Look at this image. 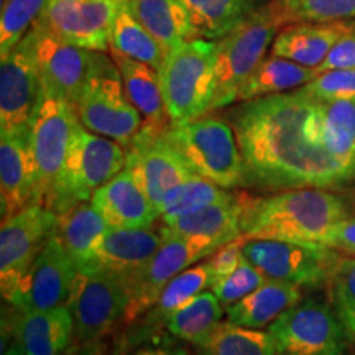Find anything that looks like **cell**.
Listing matches in <instances>:
<instances>
[{
  "mask_svg": "<svg viewBox=\"0 0 355 355\" xmlns=\"http://www.w3.org/2000/svg\"><path fill=\"white\" fill-rule=\"evenodd\" d=\"M243 184L260 189H340L355 183L326 114L303 87L247 101L230 115Z\"/></svg>",
  "mask_w": 355,
  "mask_h": 355,
  "instance_id": "cell-1",
  "label": "cell"
},
{
  "mask_svg": "<svg viewBox=\"0 0 355 355\" xmlns=\"http://www.w3.org/2000/svg\"><path fill=\"white\" fill-rule=\"evenodd\" d=\"M344 199L319 188L288 189L247 199L241 229L245 239L324 243L327 234L347 219Z\"/></svg>",
  "mask_w": 355,
  "mask_h": 355,
  "instance_id": "cell-2",
  "label": "cell"
},
{
  "mask_svg": "<svg viewBox=\"0 0 355 355\" xmlns=\"http://www.w3.org/2000/svg\"><path fill=\"white\" fill-rule=\"evenodd\" d=\"M127 152L112 139L87 132L81 122L74 130L64 165L44 199L56 214L92 198L96 189L125 168Z\"/></svg>",
  "mask_w": 355,
  "mask_h": 355,
  "instance_id": "cell-3",
  "label": "cell"
},
{
  "mask_svg": "<svg viewBox=\"0 0 355 355\" xmlns=\"http://www.w3.org/2000/svg\"><path fill=\"white\" fill-rule=\"evenodd\" d=\"M171 123L202 117L216 91V42L194 38L171 48L158 71Z\"/></svg>",
  "mask_w": 355,
  "mask_h": 355,
  "instance_id": "cell-4",
  "label": "cell"
},
{
  "mask_svg": "<svg viewBox=\"0 0 355 355\" xmlns=\"http://www.w3.org/2000/svg\"><path fill=\"white\" fill-rule=\"evenodd\" d=\"M282 25L285 20L277 3H265L216 42V91L209 110L237 101L239 89L263 60Z\"/></svg>",
  "mask_w": 355,
  "mask_h": 355,
  "instance_id": "cell-5",
  "label": "cell"
},
{
  "mask_svg": "<svg viewBox=\"0 0 355 355\" xmlns=\"http://www.w3.org/2000/svg\"><path fill=\"white\" fill-rule=\"evenodd\" d=\"M194 175L220 188L243 184V159L232 125L217 117L171 123L163 133Z\"/></svg>",
  "mask_w": 355,
  "mask_h": 355,
  "instance_id": "cell-6",
  "label": "cell"
},
{
  "mask_svg": "<svg viewBox=\"0 0 355 355\" xmlns=\"http://www.w3.org/2000/svg\"><path fill=\"white\" fill-rule=\"evenodd\" d=\"M74 109L87 130L119 141L123 148L132 145L144 125L140 112L128 99L117 64L102 51L96 53L94 66Z\"/></svg>",
  "mask_w": 355,
  "mask_h": 355,
  "instance_id": "cell-7",
  "label": "cell"
},
{
  "mask_svg": "<svg viewBox=\"0 0 355 355\" xmlns=\"http://www.w3.org/2000/svg\"><path fill=\"white\" fill-rule=\"evenodd\" d=\"M275 355H349L350 339L332 304L319 296L300 301L270 324Z\"/></svg>",
  "mask_w": 355,
  "mask_h": 355,
  "instance_id": "cell-8",
  "label": "cell"
},
{
  "mask_svg": "<svg viewBox=\"0 0 355 355\" xmlns=\"http://www.w3.org/2000/svg\"><path fill=\"white\" fill-rule=\"evenodd\" d=\"M66 306L73 316L74 343L91 345L123 321L128 306L127 283L102 268L79 266Z\"/></svg>",
  "mask_w": 355,
  "mask_h": 355,
  "instance_id": "cell-9",
  "label": "cell"
},
{
  "mask_svg": "<svg viewBox=\"0 0 355 355\" xmlns=\"http://www.w3.org/2000/svg\"><path fill=\"white\" fill-rule=\"evenodd\" d=\"M243 257L268 279L316 288L329 282L339 257L332 247L318 242L245 239Z\"/></svg>",
  "mask_w": 355,
  "mask_h": 355,
  "instance_id": "cell-10",
  "label": "cell"
},
{
  "mask_svg": "<svg viewBox=\"0 0 355 355\" xmlns=\"http://www.w3.org/2000/svg\"><path fill=\"white\" fill-rule=\"evenodd\" d=\"M162 232V230H159ZM163 235V243L152 260L140 270L135 277L127 282L128 306L123 321L133 322L141 314L152 309L157 300L173 278L188 270L199 260L211 257L219 243L204 237H188V235Z\"/></svg>",
  "mask_w": 355,
  "mask_h": 355,
  "instance_id": "cell-11",
  "label": "cell"
},
{
  "mask_svg": "<svg viewBox=\"0 0 355 355\" xmlns=\"http://www.w3.org/2000/svg\"><path fill=\"white\" fill-rule=\"evenodd\" d=\"M58 214L43 204H32L2 220L0 229V286L3 298L13 295L20 279L55 235Z\"/></svg>",
  "mask_w": 355,
  "mask_h": 355,
  "instance_id": "cell-12",
  "label": "cell"
},
{
  "mask_svg": "<svg viewBox=\"0 0 355 355\" xmlns=\"http://www.w3.org/2000/svg\"><path fill=\"white\" fill-rule=\"evenodd\" d=\"M78 123L74 105L42 84L38 104L30 122V137L38 166L43 206L64 165Z\"/></svg>",
  "mask_w": 355,
  "mask_h": 355,
  "instance_id": "cell-13",
  "label": "cell"
},
{
  "mask_svg": "<svg viewBox=\"0 0 355 355\" xmlns=\"http://www.w3.org/2000/svg\"><path fill=\"white\" fill-rule=\"evenodd\" d=\"M127 0H48L38 24L74 46L105 51L115 15Z\"/></svg>",
  "mask_w": 355,
  "mask_h": 355,
  "instance_id": "cell-14",
  "label": "cell"
},
{
  "mask_svg": "<svg viewBox=\"0 0 355 355\" xmlns=\"http://www.w3.org/2000/svg\"><path fill=\"white\" fill-rule=\"evenodd\" d=\"M28 37L43 86L76 105L94 66L97 51L64 42L38 21L30 28Z\"/></svg>",
  "mask_w": 355,
  "mask_h": 355,
  "instance_id": "cell-15",
  "label": "cell"
},
{
  "mask_svg": "<svg viewBox=\"0 0 355 355\" xmlns=\"http://www.w3.org/2000/svg\"><path fill=\"white\" fill-rule=\"evenodd\" d=\"M78 266L53 235L8 298L20 313L46 311L68 303Z\"/></svg>",
  "mask_w": 355,
  "mask_h": 355,
  "instance_id": "cell-16",
  "label": "cell"
},
{
  "mask_svg": "<svg viewBox=\"0 0 355 355\" xmlns=\"http://www.w3.org/2000/svg\"><path fill=\"white\" fill-rule=\"evenodd\" d=\"M42 78L28 33L0 63V132L30 127Z\"/></svg>",
  "mask_w": 355,
  "mask_h": 355,
  "instance_id": "cell-17",
  "label": "cell"
},
{
  "mask_svg": "<svg viewBox=\"0 0 355 355\" xmlns=\"http://www.w3.org/2000/svg\"><path fill=\"white\" fill-rule=\"evenodd\" d=\"M42 204L40 176L30 127L0 132V207L2 220Z\"/></svg>",
  "mask_w": 355,
  "mask_h": 355,
  "instance_id": "cell-18",
  "label": "cell"
},
{
  "mask_svg": "<svg viewBox=\"0 0 355 355\" xmlns=\"http://www.w3.org/2000/svg\"><path fill=\"white\" fill-rule=\"evenodd\" d=\"M125 168L157 209L170 191L198 176L165 137L146 133H139L127 148Z\"/></svg>",
  "mask_w": 355,
  "mask_h": 355,
  "instance_id": "cell-19",
  "label": "cell"
},
{
  "mask_svg": "<svg viewBox=\"0 0 355 355\" xmlns=\"http://www.w3.org/2000/svg\"><path fill=\"white\" fill-rule=\"evenodd\" d=\"M162 243V232H153L150 229L109 227L91 261L84 266L102 268L127 283L152 260Z\"/></svg>",
  "mask_w": 355,
  "mask_h": 355,
  "instance_id": "cell-20",
  "label": "cell"
},
{
  "mask_svg": "<svg viewBox=\"0 0 355 355\" xmlns=\"http://www.w3.org/2000/svg\"><path fill=\"white\" fill-rule=\"evenodd\" d=\"M91 202L107 220L109 227L148 229L159 217L155 204L127 168L96 189Z\"/></svg>",
  "mask_w": 355,
  "mask_h": 355,
  "instance_id": "cell-21",
  "label": "cell"
},
{
  "mask_svg": "<svg viewBox=\"0 0 355 355\" xmlns=\"http://www.w3.org/2000/svg\"><path fill=\"white\" fill-rule=\"evenodd\" d=\"M110 55H112L114 63L121 71L128 99L144 119V125H141L139 133L163 135L170 128L171 121L166 112L158 71L153 69L152 66L123 56L114 50H110Z\"/></svg>",
  "mask_w": 355,
  "mask_h": 355,
  "instance_id": "cell-22",
  "label": "cell"
},
{
  "mask_svg": "<svg viewBox=\"0 0 355 355\" xmlns=\"http://www.w3.org/2000/svg\"><path fill=\"white\" fill-rule=\"evenodd\" d=\"M352 24H293L275 38L273 56L295 61L306 68H319L334 44L343 38Z\"/></svg>",
  "mask_w": 355,
  "mask_h": 355,
  "instance_id": "cell-23",
  "label": "cell"
},
{
  "mask_svg": "<svg viewBox=\"0 0 355 355\" xmlns=\"http://www.w3.org/2000/svg\"><path fill=\"white\" fill-rule=\"evenodd\" d=\"M17 343L26 355H58L74 337V322L66 304L46 311L21 313L15 326Z\"/></svg>",
  "mask_w": 355,
  "mask_h": 355,
  "instance_id": "cell-24",
  "label": "cell"
},
{
  "mask_svg": "<svg viewBox=\"0 0 355 355\" xmlns=\"http://www.w3.org/2000/svg\"><path fill=\"white\" fill-rule=\"evenodd\" d=\"M301 298H303L301 286L266 279L263 285L250 295L243 296L237 303L225 306V316L229 322L237 326L261 329L270 326L285 311L298 304Z\"/></svg>",
  "mask_w": 355,
  "mask_h": 355,
  "instance_id": "cell-25",
  "label": "cell"
},
{
  "mask_svg": "<svg viewBox=\"0 0 355 355\" xmlns=\"http://www.w3.org/2000/svg\"><path fill=\"white\" fill-rule=\"evenodd\" d=\"M245 204V196H234L229 201L212 204L194 214L168 222L159 230L171 235L211 239L219 245H225L242 237L241 222Z\"/></svg>",
  "mask_w": 355,
  "mask_h": 355,
  "instance_id": "cell-26",
  "label": "cell"
},
{
  "mask_svg": "<svg viewBox=\"0 0 355 355\" xmlns=\"http://www.w3.org/2000/svg\"><path fill=\"white\" fill-rule=\"evenodd\" d=\"M107 229V220L92 206V202H79L58 214L55 237L76 266H84L91 261Z\"/></svg>",
  "mask_w": 355,
  "mask_h": 355,
  "instance_id": "cell-27",
  "label": "cell"
},
{
  "mask_svg": "<svg viewBox=\"0 0 355 355\" xmlns=\"http://www.w3.org/2000/svg\"><path fill=\"white\" fill-rule=\"evenodd\" d=\"M127 6L132 15L168 51L180 43L196 38L181 0H127Z\"/></svg>",
  "mask_w": 355,
  "mask_h": 355,
  "instance_id": "cell-28",
  "label": "cell"
},
{
  "mask_svg": "<svg viewBox=\"0 0 355 355\" xmlns=\"http://www.w3.org/2000/svg\"><path fill=\"white\" fill-rule=\"evenodd\" d=\"M319 74L316 68H306L295 61L279 56H268L260 61L254 73L239 89L237 101L247 102L259 97L282 94L291 89L303 87ZM235 101V102H237Z\"/></svg>",
  "mask_w": 355,
  "mask_h": 355,
  "instance_id": "cell-29",
  "label": "cell"
},
{
  "mask_svg": "<svg viewBox=\"0 0 355 355\" xmlns=\"http://www.w3.org/2000/svg\"><path fill=\"white\" fill-rule=\"evenodd\" d=\"M196 38L217 40L263 6L261 0H181Z\"/></svg>",
  "mask_w": 355,
  "mask_h": 355,
  "instance_id": "cell-30",
  "label": "cell"
},
{
  "mask_svg": "<svg viewBox=\"0 0 355 355\" xmlns=\"http://www.w3.org/2000/svg\"><path fill=\"white\" fill-rule=\"evenodd\" d=\"M222 314L224 309L219 298L212 291H202L173 313L165 326L171 336L204 349L222 322Z\"/></svg>",
  "mask_w": 355,
  "mask_h": 355,
  "instance_id": "cell-31",
  "label": "cell"
},
{
  "mask_svg": "<svg viewBox=\"0 0 355 355\" xmlns=\"http://www.w3.org/2000/svg\"><path fill=\"white\" fill-rule=\"evenodd\" d=\"M110 50L152 66L157 71L162 68L168 55L166 48L132 15L127 2L115 15L110 30Z\"/></svg>",
  "mask_w": 355,
  "mask_h": 355,
  "instance_id": "cell-32",
  "label": "cell"
},
{
  "mask_svg": "<svg viewBox=\"0 0 355 355\" xmlns=\"http://www.w3.org/2000/svg\"><path fill=\"white\" fill-rule=\"evenodd\" d=\"M232 198L234 194L225 191V188H220L202 176H194L170 191L163 199L158 212L163 222L168 224Z\"/></svg>",
  "mask_w": 355,
  "mask_h": 355,
  "instance_id": "cell-33",
  "label": "cell"
},
{
  "mask_svg": "<svg viewBox=\"0 0 355 355\" xmlns=\"http://www.w3.org/2000/svg\"><path fill=\"white\" fill-rule=\"evenodd\" d=\"M214 279L207 263L193 266L184 270L178 277L171 279L162 291L157 303L152 306L148 316H146V326L155 327L159 324H166L168 318L178 309L183 308L186 303L196 298L206 288L212 286Z\"/></svg>",
  "mask_w": 355,
  "mask_h": 355,
  "instance_id": "cell-34",
  "label": "cell"
},
{
  "mask_svg": "<svg viewBox=\"0 0 355 355\" xmlns=\"http://www.w3.org/2000/svg\"><path fill=\"white\" fill-rule=\"evenodd\" d=\"M201 350L204 355H275L268 331L237 326L229 321L217 326L209 344Z\"/></svg>",
  "mask_w": 355,
  "mask_h": 355,
  "instance_id": "cell-35",
  "label": "cell"
},
{
  "mask_svg": "<svg viewBox=\"0 0 355 355\" xmlns=\"http://www.w3.org/2000/svg\"><path fill=\"white\" fill-rule=\"evenodd\" d=\"M285 25L329 24L355 17V0H277Z\"/></svg>",
  "mask_w": 355,
  "mask_h": 355,
  "instance_id": "cell-36",
  "label": "cell"
},
{
  "mask_svg": "<svg viewBox=\"0 0 355 355\" xmlns=\"http://www.w3.org/2000/svg\"><path fill=\"white\" fill-rule=\"evenodd\" d=\"M48 0H3L0 17V53L7 55L30 32Z\"/></svg>",
  "mask_w": 355,
  "mask_h": 355,
  "instance_id": "cell-37",
  "label": "cell"
},
{
  "mask_svg": "<svg viewBox=\"0 0 355 355\" xmlns=\"http://www.w3.org/2000/svg\"><path fill=\"white\" fill-rule=\"evenodd\" d=\"M327 283L332 304L355 344V257H339Z\"/></svg>",
  "mask_w": 355,
  "mask_h": 355,
  "instance_id": "cell-38",
  "label": "cell"
},
{
  "mask_svg": "<svg viewBox=\"0 0 355 355\" xmlns=\"http://www.w3.org/2000/svg\"><path fill=\"white\" fill-rule=\"evenodd\" d=\"M266 279L268 278L243 257L239 268L234 273H230L229 277L217 279L214 285L211 286V291L219 298L222 304L229 306L237 303L243 296L250 295L252 291L263 285Z\"/></svg>",
  "mask_w": 355,
  "mask_h": 355,
  "instance_id": "cell-39",
  "label": "cell"
},
{
  "mask_svg": "<svg viewBox=\"0 0 355 355\" xmlns=\"http://www.w3.org/2000/svg\"><path fill=\"white\" fill-rule=\"evenodd\" d=\"M303 89L321 101L350 99L355 97V69L322 71Z\"/></svg>",
  "mask_w": 355,
  "mask_h": 355,
  "instance_id": "cell-40",
  "label": "cell"
},
{
  "mask_svg": "<svg viewBox=\"0 0 355 355\" xmlns=\"http://www.w3.org/2000/svg\"><path fill=\"white\" fill-rule=\"evenodd\" d=\"M243 239L239 237L235 241L225 243L217 248L214 254L211 255V259L206 261L207 266H209L212 279L214 283L217 279L229 277L230 273H234L235 270L239 268V265L242 263L243 260ZM212 283V285H214Z\"/></svg>",
  "mask_w": 355,
  "mask_h": 355,
  "instance_id": "cell-41",
  "label": "cell"
},
{
  "mask_svg": "<svg viewBox=\"0 0 355 355\" xmlns=\"http://www.w3.org/2000/svg\"><path fill=\"white\" fill-rule=\"evenodd\" d=\"M318 69L319 73L329 69H355V24L334 44L326 61Z\"/></svg>",
  "mask_w": 355,
  "mask_h": 355,
  "instance_id": "cell-42",
  "label": "cell"
},
{
  "mask_svg": "<svg viewBox=\"0 0 355 355\" xmlns=\"http://www.w3.org/2000/svg\"><path fill=\"white\" fill-rule=\"evenodd\" d=\"M324 243L336 250L355 257V217L340 220L324 239Z\"/></svg>",
  "mask_w": 355,
  "mask_h": 355,
  "instance_id": "cell-43",
  "label": "cell"
},
{
  "mask_svg": "<svg viewBox=\"0 0 355 355\" xmlns=\"http://www.w3.org/2000/svg\"><path fill=\"white\" fill-rule=\"evenodd\" d=\"M133 355H191L184 349L178 347H148L137 350Z\"/></svg>",
  "mask_w": 355,
  "mask_h": 355,
  "instance_id": "cell-44",
  "label": "cell"
},
{
  "mask_svg": "<svg viewBox=\"0 0 355 355\" xmlns=\"http://www.w3.org/2000/svg\"><path fill=\"white\" fill-rule=\"evenodd\" d=\"M2 355H26V354H25L24 347L20 345V343H13Z\"/></svg>",
  "mask_w": 355,
  "mask_h": 355,
  "instance_id": "cell-45",
  "label": "cell"
},
{
  "mask_svg": "<svg viewBox=\"0 0 355 355\" xmlns=\"http://www.w3.org/2000/svg\"><path fill=\"white\" fill-rule=\"evenodd\" d=\"M79 352H81V345L78 343H71L63 352H60L58 355H79Z\"/></svg>",
  "mask_w": 355,
  "mask_h": 355,
  "instance_id": "cell-46",
  "label": "cell"
},
{
  "mask_svg": "<svg viewBox=\"0 0 355 355\" xmlns=\"http://www.w3.org/2000/svg\"><path fill=\"white\" fill-rule=\"evenodd\" d=\"M79 355H97V352L92 347H84V349H81Z\"/></svg>",
  "mask_w": 355,
  "mask_h": 355,
  "instance_id": "cell-47",
  "label": "cell"
}]
</instances>
